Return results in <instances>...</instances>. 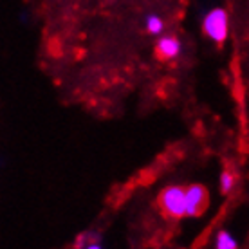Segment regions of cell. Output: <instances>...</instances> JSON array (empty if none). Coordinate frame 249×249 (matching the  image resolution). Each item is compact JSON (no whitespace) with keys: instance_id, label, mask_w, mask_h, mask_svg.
Listing matches in <instances>:
<instances>
[{"instance_id":"cell-7","label":"cell","mask_w":249,"mask_h":249,"mask_svg":"<svg viewBox=\"0 0 249 249\" xmlns=\"http://www.w3.org/2000/svg\"><path fill=\"white\" fill-rule=\"evenodd\" d=\"M218 182H220V192L230 193L231 190L235 188V175L231 174V172H228V170H224V172L220 174V179H218Z\"/></svg>"},{"instance_id":"cell-5","label":"cell","mask_w":249,"mask_h":249,"mask_svg":"<svg viewBox=\"0 0 249 249\" xmlns=\"http://www.w3.org/2000/svg\"><path fill=\"white\" fill-rule=\"evenodd\" d=\"M238 246L237 238L231 235L230 231H218L215 235V248L217 249H235Z\"/></svg>"},{"instance_id":"cell-3","label":"cell","mask_w":249,"mask_h":249,"mask_svg":"<svg viewBox=\"0 0 249 249\" xmlns=\"http://www.w3.org/2000/svg\"><path fill=\"white\" fill-rule=\"evenodd\" d=\"M208 204V193L202 186L193 184L186 188V215H200Z\"/></svg>"},{"instance_id":"cell-6","label":"cell","mask_w":249,"mask_h":249,"mask_svg":"<svg viewBox=\"0 0 249 249\" xmlns=\"http://www.w3.org/2000/svg\"><path fill=\"white\" fill-rule=\"evenodd\" d=\"M144 25H146V31L154 36H162V33H164V22L157 15H148L144 18Z\"/></svg>"},{"instance_id":"cell-4","label":"cell","mask_w":249,"mask_h":249,"mask_svg":"<svg viewBox=\"0 0 249 249\" xmlns=\"http://www.w3.org/2000/svg\"><path fill=\"white\" fill-rule=\"evenodd\" d=\"M157 54L162 60H174L181 54V42L175 36H161L157 40Z\"/></svg>"},{"instance_id":"cell-1","label":"cell","mask_w":249,"mask_h":249,"mask_svg":"<svg viewBox=\"0 0 249 249\" xmlns=\"http://www.w3.org/2000/svg\"><path fill=\"white\" fill-rule=\"evenodd\" d=\"M202 27H204L206 36L212 38L213 42H217V44L226 42V38L230 35V17H228L226 9L222 7L212 9L204 17Z\"/></svg>"},{"instance_id":"cell-2","label":"cell","mask_w":249,"mask_h":249,"mask_svg":"<svg viewBox=\"0 0 249 249\" xmlns=\"http://www.w3.org/2000/svg\"><path fill=\"white\" fill-rule=\"evenodd\" d=\"M161 208L170 217H184L186 215V188H166L161 193Z\"/></svg>"}]
</instances>
